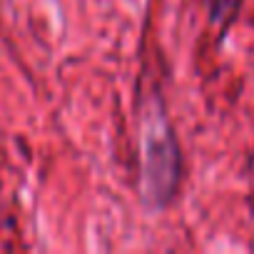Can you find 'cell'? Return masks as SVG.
Listing matches in <instances>:
<instances>
[{
	"mask_svg": "<svg viewBox=\"0 0 254 254\" xmlns=\"http://www.w3.org/2000/svg\"><path fill=\"white\" fill-rule=\"evenodd\" d=\"M180 182V150L162 112H150L142 127V199L152 209L172 202Z\"/></svg>",
	"mask_w": 254,
	"mask_h": 254,
	"instance_id": "cell-1",
	"label": "cell"
},
{
	"mask_svg": "<svg viewBox=\"0 0 254 254\" xmlns=\"http://www.w3.org/2000/svg\"><path fill=\"white\" fill-rule=\"evenodd\" d=\"M239 0H212V18L222 20V18H232V13L237 10Z\"/></svg>",
	"mask_w": 254,
	"mask_h": 254,
	"instance_id": "cell-2",
	"label": "cell"
}]
</instances>
